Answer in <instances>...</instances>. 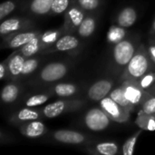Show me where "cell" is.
Returning <instances> with one entry per match:
<instances>
[{"label":"cell","instance_id":"cell-1","mask_svg":"<svg viewBox=\"0 0 155 155\" xmlns=\"http://www.w3.org/2000/svg\"><path fill=\"white\" fill-rule=\"evenodd\" d=\"M84 123L87 128L94 132H100L106 129L110 124L108 114L98 108L91 109L84 117Z\"/></svg>","mask_w":155,"mask_h":155},{"label":"cell","instance_id":"cell-2","mask_svg":"<svg viewBox=\"0 0 155 155\" xmlns=\"http://www.w3.org/2000/svg\"><path fill=\"white\" fill-rule=\"evenodd\" d=\"M134 55V46L128 40H121L114 48V59L119 65L128 64Z\"/></svg>","mask_w":155,"mask_h":155},{"label":"cell","instance_id":"cell-3","mask_svg":"<svg viewBox=\"0 0 155 155\" xmlns=\"http://www.w3.org/2000/svg\"><path fill=\"white\" fill-rule=\"evenodd\" d=\"M67 73V67L62 63H51L41 71L40 77L45 82H54L63 78Z\"/></svg>","mask_w":155,"mask_h":155},{"label":"cell","instance_id":"cell-4","mask_svg":"<svg viewBox=\"0 0 155 155\" xmlns=\"http://www.w3.org/2000/svg\"><path fill=\"white\" fill-rule=\"evenodd\" d=\"M149 67V62L147 57L143 54H134L132 60L129 62L127 70L131 76L134 78H140L145 74Z\"/></svg>","mask_w":155,"mask_h":155},{"label":"cell","instance_id":"cell-5","mask_svg":"<svg viewBox=\"0 0 155 155\" xmlns=\"http://www.w3.org/2000/svg\"><path fill=\"white\" fill-rule=\"evenodd\" d=\"M112 90V83L108 80H100L94 83L88 91V96L93 101H101Z\"/></svg>","mask_w":155,"mask_h":155},{"label":"cell","instance_id":"cell-6","mask_svg":"<svg viewBox=\"0 0 155 155\" xmlns=\"http://www.w3.org/2000/svg\"><path fill=\"white\" fill-rule=\"evenodd\" d=\"M54 139L60 143L67 144H79L84 141V136L74 131L69 130H60L54 133Z\"/></svg>","mask_w":155,"mask_h":155},{"label":"cell","instance_id":"cell-7","mask_svg":"<svg viewBox=\"0 0 155 155\" xmlns=\"http://www.w3.org/2000/svg\"><path fill=\"white\" fill-rule=\"evenodd\" d=\"M102 109L109 115V117L113 120H119L122 117V110L121 107L115 101H114L111 97H104L100 101Z\"/></svg>","mask_w":155,"mask_h":155},{"label":"cell","instance_id":"cell-8","mask_svg":"<svg viewBox=\"0 0 155 155\" xmlns=\"http://www.w3.org/2000/svg\"><path fill=\"white\" fill-rule=\"evenodd\" d=\"M136 19H137L136 11L133 7H125L120 12L117 18V23L119 26L130 27L135 23Z\"/></svg>","mask_w":155,"mask_h":155},{"label":"cell","instance_id":"cell-9","mask_svg":"<svg viewBox=\"0 0 155 155\" xmlns=\"http://www.w3.org/2000/svg\"><path fill=\"white\" fill-rule=\"evenodd\" d=\"M79 41L72 35H65L58 39L55 43V47L59 51H69L78 46Z\"/></svg>","mask_w":155,"mask_h":155},{"label":"cell","instance_id":"cell-10","mask_svg":"<svg viewBox=\"0 0 155 155\" xmlns=\"http://www.w3.org/2000/svg\"><path fill=\"white\" fill-rule=\"evenodd\" d=\"M36 36H37L36 34L33 33V32L21 33V34H18V35H15L11 39V41L9 43V45H10L11 48H18V47H21V46H24L25 45L29 43L31 40H33Z\"/></svg>","mask_w":155,"mask_h":155},{"label":"cell","instance_id":"cell-11","mask_svg":"<svg viewBox=\"0 0 155 155\" xmlns=\"http://www.w3.org/2000/svg\"><path fill=\"white\" fill-rule=\"evenodd\" d=\"M54 0H33L30 9L36 15H45L52 10Z\"/></svg>","mask_w":155,"mask_h":155},{"label":"cell","instance_id":"cell-12","mask_svg":"<svg viewBox=\"0 0 155 155\" xmlns=\"http://www.w3.org/2000/svg\"><path fill=\"white\" fill-rule=\"evenodd\" d=\"M65 108V103L63 101H57L47 104L44 108V114L47 118H54L60 115Z\"/></svg>","mask_w":155,"mask_h":155},{"label":"cell","instance_id":"cell-13","mask_svg":"<svg viewBox=\"0 0 155 155\" xmlns=\"http://www.w3.org/2000/svg\"><path fill=\"white\" fill-rule=\"evenodd\" d=\"M25 55L21 54H15L14 55L8 62V70L10 74L14 76L19 75L22 74L24 63H25Z\"/></svg>","mask_w":155,"mask_h":155},{"label":"cell","instance_id":"cell-14","mask_svg":"<svg viewBox=\"0 0 155 155\" xmlns=\"http://www.w3.org/2000/svg\"><path fill=\"white\" fill-rule=\"evenodd\" d=\"M18 88L15 84H7L5 85L1 93L2 101L5 104H11L15 102L18 95Z\"/></svg>","mask_w":155,"mask_h":155},{"label":"cell","instance_id":"cell-15","mask_svg":"<svg viewBox=\"0 0 155 155\" xmlns=\"http://www.w3.org/2000/svg\"><path fill=\"white\" fill-rule=\"evenodd\" d=\"M45 131V126L44 124L38 121H31V123L25 128V135L31 138L41 136Z\"/></svg>","mask_w":155,"mask_h":155},{"label":"cell","instance_id":"cell-16","mask_svg":"<svg viewBox=\"0 0 155 155\" xmlns=\"http://www.w3.org/2000/svg\"><path fill=\"white\" fill-rule=\"evenodd\" d=\"M95 29V21L92 17L84 19L82 24L78 26V33L83 37L90 36Z\"/></svg>","mask_w":155,"mask_h":155},{"label":"cell","instance_id":"cell-17","mask_svg":"<svg viewBox=\"0 0 155 155\" xmlns=\"http://www.w3.org/2000/svg\"><path fill=\"white\" fill-rule=\"evenodd\" d=\"M110 97L122 107H128L129 105L132 104L125 96L124 87H119V88H115L114 90H113L110 93Z\"/></svg>","mask_w":155,"mask_h":155},{"label":"cell","instance_id":"cell-18","mask_svg":"<svg viewBox=\"0 0 155 155\" xmlns=\"http://www.w3.org/2000/svg\"><path fill=\"white\" fill-rule=\"evenodd\" d=\"M20 26H21L20 20L15 19V18L6 19L0 25V34L6 35L8 33L16 31L20 28Z\"/></svg>","mask_w":155,"mask_h":155},{"label":"cell","instance_id":"cell-19","mask_svg":"<svg viewBox=\"0 0 155 155\" xmlns=\"http://www.w3.org/2000/svg\"><path fill=\"white\" fill-rule=\"evenodd\" d=\"M124 93H125V96L126 98L129 100V102L132 104H136L140 102L141 98H142V91L138 88H136L135 86L133 85H127L124 87Z\"/></svg>","mask_w":155,"mask_h":155},{"label":"cell","instance_id":"cell-20","mask_svg":"<svg viewBox=\"0 0 155 155\" xmlns=\"http://www.w3.org/2000/svg\"><path fill=\"white\" fill-rule=\"evenodd\" d=\"M54 92L58 96L67 97L76 92V87L72 84H59L54 87Z\"/></svg>","mask_w":155,"mask_h":155},{"label":"cell","instance_id":"cell-21","mask_svg":"<svg viewBox=\"0 0 155 155\" xmlns=\"http://www.w3.org/2000/svg\"><path fill=\"white\" fill-rule=\"evenodd\" d=\"M39 47H40L39 39L36 36L35 38L31 40L29 43H27L26 45L22 46L21 53L25 56H31V55H34L35 54L37 53V51L39 50Z\"/></svg>","mask_w":155,"mask_h":155},{"label":"cell","instance_id":"cell-22","mask_svg":"<svg viewBox=\"0 0 155 155\" xmlns=\"http://www.w3.org/2000/svg\"><path fill=\"white\" fill-rule=\"evenodd\" d=\"M96 150L103 155H114L118 152V146L114 143H102L96 146Z\"/></svg>","mask_w":155,"mask_h":155},{"label":"cell","instance_id":"cell-23","mask_svg":"<svg viewBox=\"0 0 155 155\" xmlns=\"http://www.w3.org/2000/svg\"><path fill=\"white\" fill-rule=\"evenodd\" d=\"M68 16L70 18V21L74 26H79L84 19V14L75 7H72L68 11Z\"/></svg>","mask_w":155,"mask_h":155},{"label":"cell","instance_id":"cell-24","mask_svg":"<svg viewBox=\"0 0 155 155\" xmlns=\"http://www.w3.org/2000/svg\"><path fill=\"white\" fill-rule=\"evenodd\" d=\"M17 116L20 121H35L36 119H38L39 114L34 110H31L29 108H24L19 111Z\"/></svg>","mask_w":155,"mask_h":155},{"label":"cell","instance_id":"cell-25","mask_svg":"<svg viewBox=\"0 0 155 155\" xmlns=\"http://www.w3.org/2000/svg\"><path fill=\"white\" fill-rule=\"evenodd\" d=\"M141 133H137V134H135L134 136L129 138L126 143H124V145L123 146V153L124 155H133L134 151V147L137 142V138L140 135Z\"/></svg>","mask_w":155,"mask_h":155},{"label":"cell","instance_id":"cell-26","mask_svg":"<svg viewBox=\"0 0 155 155\" xmlns=\"http://www.w3.org/2000/svg\"><path fill=\"white\" fill-rule=\"evenodd\" d=\"M125 33L124 30L123 29L122 26L120 27H113L109 33H108V38L111 42H120L124 36Z\"/></svg>","mask_w":155,"mask_h":155},{"label":"cell","instance_id":"cell-27","mask_svg":"<svg viewBox=\"0 0 155 155\" xmlns=\"http://www.w3.org/2000/svg\"><path fill=\"white\" fill-rule=\"evenodd\" d=\"M47 100H48V96L45 95V94L33 95V96H31L26 101L25 104H26L27 107H35V106H38V105L44 104Z\"/></svg>","mask_w":155,"mask_h":155},{"label":"cell","instance_id":"cell-28","mask_svg":"<svg viewBox=\"0 0 155 155\" xmlns=\"http://www.w3.org/2000/svg\"><path fill=\"white\" fill-rule=\"evenodd\" d=\"M15 8V3L12 1H5L0 5V19H4Z\"/></svg>","mask_w":155,"mask_h":155},{"label":"cell","instance_id":"cell-29","mask_svg":"<svg viewBox=\"0 0 155 155\" xmlns=\"http://www.w3.org/2000/svg\"><path fill=\"white\" fill-rule=\"evenodd\" d=\"M38 66V61L36 59H27L24 63L23 70H22V74L25 75L28 74H31L34 72Z\"/></svg>","mask_w":155,"mask_h":155},{"label":"cell","instance_id":"cell-30","mask_svg":"<svg viewBox=\"0 0 155 155\" xmlns=\"http://www.w3.org/2000/svg\"><path fill=\"white\" fill-rule=\"evenodd\" d=\"M69 5V0H54L52 5V11L55 14L64 12Z\"/></svg>","mask_w":155,"mask_h":155},{"label":"cell","instance_id":"cell-31","mask_svg":"<svg viewBox=\"0 0 155 155\" xmlns=\"http://www.w3.org/2000/svg\"><path fill=\"white\" fill-rule=\"evenodd\" d=\"M143 112L147 115L155 114V97L149 98L143 104Z\"/></svg>","mask_w":155,"mask_h":155},{"label":"cell","instance_id":"cell-32","mask_svg":"<svg viewBox=\"0 0 155 155\" xmlns=\"http://www.w3.org/2000/svg\"><path fill=\"white\" fill-rule=\"evenodd\" d=\"M78 3L85 10H94L99 5V0H78Z\"/></svg>","mask_w":155,"mask_h":155},{"label":"cell","instance_id":"cell-33","mask_svg":"<svg viewBox=\"0 0 155 155\" xmlns=\"http://www.w3.org/2000/svg\"><path fill=\"white\" fill-rule=\"evenodd\" d=\"M56 39H57V32H54V31L46 32L42 37L43 42L45 44H51V43L56 41Z\"/></svg>","mask_w":155,"mask_h":155},{"label":"cell","instance_id":"cell-34","mask_svg":"<svg viewBox=\"0 0 155 155\" xmlns=\"http://www.w3.org/2000/svg\"><path fill=\"white\" fill-rule=\"evenodd\" d=\"M154 80V74H149L145 75V76L142 79V81H141V86H142L143 88H147V87H149V86L153 83Z\"/></svg>","mask_w":155,"mask_h":155},{"label":"cell","instance_id":"cell-35","mask_svg":"<svg viewBox=\"0 0 155 155\" xmlns=\"http://www.w3.org/2000/svg\"><path fill=\"white\" fill-rule=\"evenodd\" d=\"M146 129L149 131H154L155 130V120L153 118H150L146 124Z\"/></svg>","mask_w":155,"mask_h":155},{"label":"cell","instance_id":"cell-36","mask_svg":"<svg viewBox=\"0 0 155 155\" xmlns=\"http://www.w3.org/2000/svg\"><path fill=\"white\" fill-rule=\"evenodd\" d=\"M5 74V66H4V64H1V65H0V78H1V79L4 78Z\"/></svg>","mask_w":155,"mask_h":155},{"label":"cell","instance_id":"cell-37","mask_svg":"<svg viewBox=\"0 0 155 155\" xmlns=\"http://www.w3.org/2000/svg\"><path fill=\"white\" fill-rule=\"evenodd\" d=\"M150 54H151V55H152L153 60L155 62V46H152V47L150 48Z\"/></svg>","mask_w":155,"mask_h":155},{"label":"cell","instance_id":"cell-38","mask_svg":"<svg viewBox=\"0 0 155 155\" xmlns=\"http://www.w3.org/2000/svg\"><path fill=\"white\" fill-rule=\"evenodd\" d=\"M153 30L155 31V21H154V23H153Z\"/></svg>","mask_w":155,"mask_h":155}]
</instances>
